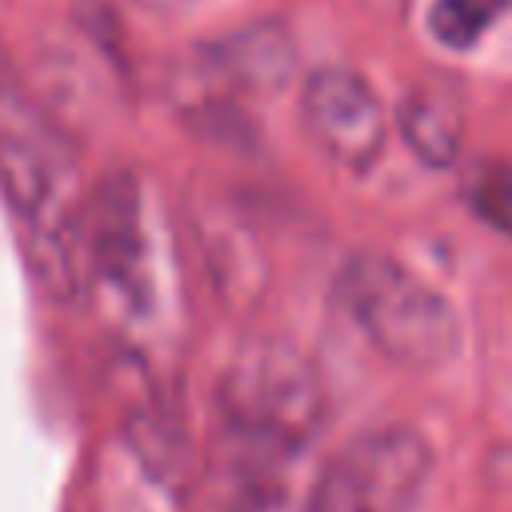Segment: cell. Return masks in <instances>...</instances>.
I'll return each mask as SVG.
<instances>
[{
	"instance_id": "cell-3",
	"label": "cell",
	"mask_w": 512,
	"mask_h": 512,
	"mask_svg": "<svg viewBox=\"0 0 512 512\" xmlns=\"http://www.w3.org/2000/svg\"><path fill=\"white\" fill-rule=\"evenodd\" d=\"M84 296L128 340H156L172 316L164 228L132 168L108 172L84 196Z\"/></svg>"
},
{
	"instance_id": "cell-4",
	"label": "cell",
	"mask_w": 512,
	"mask_h": 512,
	"mask_svg": "<svg viewBox=\"0 0 512 512\" xmlns=\"http://www.w3.org/2000/svg\"><path fill=\"white\" fill-rule=\"evenodd\" d=\"M336 296L360 336L400 368L428 372L460 348L452 304L388 252L348 256L336 276Z\"/></svg>"
},
{
	"instance_id": "cell-6",
	"label": "cell",
	"mask_w": 512,
	"mask_h": 512,
	"mask_svg": "<svg viewBox=\"0 0 512 512\" xmlns=\"http://www.w3.org/2000/svg\"><path fill=\"white\" fill-rule=\"evenodd\" d=\"M300 120L308 136L344 168L364 172L388 136V116L376 88L352 68H320L300 92Z\"/></svg>"
},
{
	"instance_id": "cell-10",
	"label": "cell",
	"mask_w": 512,
	"mask_h": 512,
	"mask_svg": "<svg viewBox=\"0 0 512 512\" xmlns=\"http://www.w3.org/2000/svg\"><path fill=\"white\" fill-rule=\"evenodd\" d=\"M512 0H432L428 28L444 48H472Z\"/></svg>"
},
{
	"instance_id": "cell-9",
	"label": "cell",
	"mask_w": 512,
	"mask_h": 512,
	"mask_svg": "<svg viewBox=\"0 0 512 512\" xmlns=\"http://www.w3.org/2000/svg\"><path fill=\"white\" fill-rule=\"evenodd\" d=\"M460 196L480 224L512 240V164L508 160H496V156L472 160L460 172Z\"/></svg>"
},
{
	"instance_id": "cell-5",
	"label": "cell",
	"mask_w": 512,
	"mask_h": 512,
	"mask_svg": "<svg viewBox=\"0 0 512 512\" xmlns=\"http://www.w3.org/2000/svg\"><path fill=\"white\" fill-rule=\"evenodd\" d=\"M436 456L408 424L368 428L324 460L312 512H416Z\"/></svg>"
},
{
	"instance_id": "cell-2",
	"label": "cell",
	"mask_w": 512,
	"mask_h": 512,
	"mask_svg": "<svg viewBox=\"0 0 512 512\" xmlns=\"http://www.w3.org/2000/svg\"><path fill=\"white\" fill-rule=\"evenodd\" d=\"M0 192L24 224L28 260L56 300H84V196L76 160L28 100L0 48Z\"/></svg>"
},
{
	"instance_id": "cell-1",
	"label": "cell",
	"mask_w": 512,
	"mask_h": 512,
	"mask_svg": "<svg viewBox=\"0 0 512 512\" xmlns=\"http://www.w3.org/2000/svg\"><path fill=\"white\" fill-rule=\"evenodd\" d=\"M204 512H312L324 392L292 344L256 336L220 372Z\"/></svg>"
},
{
	"instance_id": "cell-8",
	"label": "cell",
	"mask_w": 512,
	"mask_h": 512,
	"mask_svg": "<svg viewBox=\"0 0 512 512\" xmlns=\"http://www.w3.org/2000/svg\"><path fill=\"white\" fill-rule=\"evenodd\" d=\"M396 128L404 144L428 168H448L464 144V100L448 80H420L404 92L396 108Z\"/></svg>"
},
{
	"instance_id": "cell-7",
	"label": "cell",
	"mask_w": 512,
	"mask_h": 512,
	"mask_svg": "<svg viewBox=\"0 0 512 512\" xmlns=\"http://www.w3.org/2000/svg\"><path fill=\"white\" fill-rule=\"evenodd\" d=\"M200 80L208 88H244V92H280L292 72V40L280 24H248L216 44H208L196 60Z\"/></svg>"
}]
</instances>
